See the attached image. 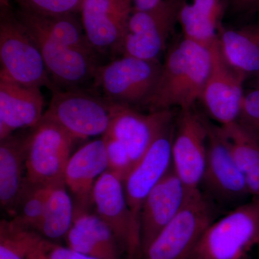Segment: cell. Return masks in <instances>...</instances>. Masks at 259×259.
I'll return each instance as SVG.
<instances>
[{
	"mask_svg": "<svg viewBox=\"0 0 259 259\" xmlns=\"http://www.w3.org/2000/svg\"><path fill=\"white\" fill-rule=\"evenodd\" d=\"M258 245L259 197H253L214 220L189 259H246Z\"/></svg>",
	"mask_w": 259,
	"mask_h": 259,
	"instance_id": "obj_3",
	"label": "cell"
},
{
	"mask_svg": "<svg viewBox=\"0 0 259 259\" xmlns=\"http://www.w3.org/2000/svg\"><path fill=\"white\" fill-rule=\"evenodd\" d=\"M52 185H34L27 182L14 217L12 218L24 226L36 231L44 215Z\"/></svg>",
	"mask_w": 259,
	"mask_h": 259,
	"instance_id": "obj_27",
	"label": "cell"
},
{
	"mask_svg": "<svg viewBox=\"0 0 259 259\" xmlns=\"http://www.w3.org/2000/svg\"><path fill=\"white\" fill-rule=\"evenodd\" d=\"M237 122L259 140V89L245 93Z\"/></svg>",
	"mask_w": 259,
	"mask_h": 259,
	"instance_id": "obj_31",
	"label": "cell"
},
{
	"mask_svg": "<svg viewBox=\"0 0 259 259\" xmlns=\"http://www.w3.org/2000/svg\"><path fill=\"white\" fill-rule=\"evenodd\" d=\"M215 205L202 191L191 192L171 222L141 253L140 259H189L214 221Z\"/></svg>",
	"mask_w": 259,
	"mask_h": 259,
	"instance_id": "obj_6",
	"label": "cell"
},
{
	"mask_svg": "<svg viewBox=\"0 0 259 259\" xmlns=\"http://www.w3.org/2000/svg\"><path fill=\"white\" fill-rule=\"evenodd\" d=\"M93 204L95 213L113 232L127 259H140L139 231L135 226L122 181L108 170L102 174L94 187Z\"/></svg>",
	"mask_w": 259,
	"mask_h": 259,
	"instance_id": "obj_14",
	"label": "cell"
},
{
	"mask_svg": "<svg viewBox=\"0 0 259 259\" xmlns=\"http://www.w3.org/2000/svg\"><path fill=\"white\" fill-rule=\"evenodd\" d=\"M40 88L0 79V141L15 131L33 128L44 115Z\"/></svg>",
	"mask_w": 259,
	"mask_h": 259,
	"instance_id": "obj_18",
	"label": "cell"
},
{
	"mask_svg": "<svg viewBox=\"0 0 259 259\" xmlns=\"http://www.w3.org/2000/svg\"><path fill=\"white\" fill-rule=\"evenodd\" d=\"M232 8L242 14H254L259 12V0H230Z\"/></svg>",
	"mask_w": 259,
	"mask_h": 259,
	"instance_id": "obj_33",
	"label": "cell"
},
{
	"mask_svg": "<svg viewBox=\"0 0 259 259\" xmlns=\"http://www.w3.org/2000/svg\"><path fill=\"white\" fill-rule=\"evenodd\" d=\"M134 10H146L159 5L163 0H132Z\"/></svg>",
	"mask_w": 259,
	"mask_h": 259,
	"instance_id": "obj_34",
	"label": "cell"
},
{
	"mask_svg": "<svg viewBox=\"0 0 259 259\" xmlns=\"http://www.w3.org/2000/svg\"><path fill=\"white\" fill-rule=\"evenodd\" d=\"M15 15L36 42L55 90L83 88L93 81L100 65L97 55L70 47L26 19Z\"/></svg>",
	"mask_w": 259,
	"mask_h": 259,
	"instance_id": "obj_9",
	"label": "cell"
},
{
	"mask_svg": "<svg viewBox=\"0 0 259 259\" xmlns=\"http://www.w3.org/2000/svg\"><path fill=\"white\" fill-rule=\"evenodd\" d=\"M65 239L67 247L79 253L100 259H111L93 236L74 223Z\"/></svg>",
	"mask_w": 259,
	"mask_h": 259,
	"instance_id": "obj_30",
	"label": "cell"
},
{
	"mask_svg": "<svg viewBox=\"0 0 259 259\" xmlns=\"http://www.w3.org/2000/svg\"><path fill=\"white\" fill-rule=\"evenodd\" d=\"M0 79L55 90L36 42L20 23L9 2L0 11Z\"/></svg>",
	"mask_w": 259,
	"mask_h": 259,
	"instance_id": "obj_2",
	"label": "cell"
},
{
	"mask_svg": "<svg viewBox=\"0 0 259 259\" xmlns=\"http://www.w3.org/2000/svg\"><path fill=\"white\" fill-rule=\"evenodd\" d=\"M74 224L79 226L107 252L111 259H122L123 250L112 230L96 213H92L89 209L75 207Z\"/></svg>",
	"mask_w": 259,
	"mask_h": 259,
	"instance_id": "obj_26",
	"label": "cell"
},
{
	"mask_svg": "<svg viewBox=\"0 0 259 259\" xmlns=\"http://www.w3.org/2000/svg\"><path fill=\"white\" fill-rule=\"evenodd\" d=\"M211 67L200 100L220 125L236 122L245 92L246 76L233 69L225 59L218 38L209 47Z\"/></svg>",
	"mask_w": 259,
	"mask_h": 259,
	"instance_id": "obj_12",
	"label": "cell"
},
{
	"mask_svg": "<svg viewBox=\"0 0 259 259\" xmlns=\"http://www.w3.org/2000/svg\"><path fill=\"white\" fill-rule=\"evenodd\" d=\"M223 13L221 0H192L179 14L184 37L209 47L217 39Z\"/></svg>",
	"mask_w": 259,
	"mask_h": 259,
	"instance_id": "obj_22",
	"label": "cell"
},
{
	"mask_svg": "<svg viewBox=\"0 0 259 259\" xmlns=\"http://www.w3.org/2000/svg\"><path fill=\"white\" fill-rule=\"evenodd\" d=\"M222 127L233 157L244 175L250 195L259 197V140L237 122Z\"/></svg>",
	"mask_w": 259,
	"mask_h": 259,
	"instance_id": "obj_24",
	"label": "cell"
},
{
	"mask_svg": "<svg viewBox=\"0 0 259 259\" xmlns=\"http://www.w3.org/2000/svg\"><path fill=\"white\" fill-rule=\"evenodd\" d=\"M133 10L132 0H83L81 23L97 54H122Z\"/></svg>",
	"mask_w": 259,
	"mask_h": 259,
	"instance_id": "obj_13",
	"label": "cell"
},
{
	"mask_svg": "<svg viewBox=\"0 0 259 259\" xmlns=\"http://www.w3.org/2000/svg\"><path fill=\"white\" fill-rule=\"evenodd\" d=\"M26 136V175L30 185H52L64 180L75 140L52 121L42 119Z\"/></svg>",
	"mask_w": 259,
	"mask_h": 259,
	"instance_id": "obj_7",
	"label": "cell"
},
{
	"mask_svg": "<svg viewBox=\"0 0 259 259\" xmlns=\"http://www.w3.org/2000/svg\"><path fill=\"white\" fill-rule=\"evenodd\" d=\"M41 259H100L83 254L69 248L47 240Z\"/></svg>",
	"mask_w": 259,
	"mask_h": 259,
	"instance_id": "obj_32",
	"label": "cell"
},
{
	"mask_svg": "<svg viewBox=\"0 0 259 259\" xmlns=\"http://www.w3.org/2000/svg\"><path fill=\"white\" fill-rule=\"evenodd\" d=\"M0 2H9V0H0Z\"/></svg>",
	"mask_w": 259,
	"mask_h": 259,
	"instance_id": "obj_36",
	"label": "cell"
},
{
	"mask_svg": "<svg viewBox=\"0 0 259 259\" xmlns=\"http://www.w3.org/2000/svg\"><path fill=\"white\" fill-rule=\"evenodd\" d=\"M185 3V0H163L151 9L133 10L122 56L158 60L179 23V14Z\"/></svg>",
	"mask_w": 259,
	"mask_h": 259,
	"instance_id": "obj_10",
	"label": "cell"
},
{
	"mask_svg": "<svg viewBox=\"0 0 259 259\" xmlns=\"http://www.w3.org/2000/svg\"><path fill=\"white\" fill-rule=\"evenodd\" d=\"M254 88L259 89V72L255 75V87Z\"/></svg>",
	"mask_w": 259,
	"mask_h": 259,
	"instance_id": "obj_35",
	"label": "cell"
},
{
	"mask_svg": "<svg viewBox=\"0 0 259 259\" xmlns=\"http://www.w3.org/2000/svg\"><path fill=\"white\" fill-rule=\"evenodd\" d=\"M74 215V203L65 181H61L51 186L45 211L36 232L53 242L65 238L72 226Z\"/></svg>",
	"mask_w": 259,
	"mask_h": 259,
	"instance_id": "obj_23",
	"label": "cell"
},
{
	"mask_svg": "<svg viewBox=\"0 0 259 259\" xmlns=\"http://www.w3.org/2000/svg\"><path fill=\"white\" fill-rule=\"evenodd\" d=\"M207 120L193 108L181 110L172 142V168L190 192L200 190L207 160Z\"/></svg>",
	"mask_w": 259,
	"mask_h": 259,
	"instance_id": "obj_11",
	"label": "cell"
},
{
	"mask_svg": "<svg viewBox=\"0 0 259 259\" xmlns=\"http://www.w3.org/2000/svg\"><path fill=\"white\" fill-rule=\"evenodd\" d=\"M190 193L171 168L148 194L139 216L141 255L178 214Z\"/></svg>",
	"mask_w": 259,
	"mask_h": 259,
	"instance_id": "obj_17",
	"label": "cell"
},
{
	"mask_svg": "<svg viewBox=\"0 0 259 259\" xmlns=\"http://www.w3.org/2000/svg\"><path fill=\"white\" fill-rule=\"evenodd\" d=\"M207 126V160L201 184L205 193H202L214 203L236 206L250 195L244 175L233 157L222 126L209 120Z\"/></svg>",
	"mask_w": 259,
	"mask_h": 259,
	"instance_id": "obj_8",
	"label": "cell"
},
{
	"mask_svg": "<svg viewBox=\"0 0 259 259\" xmlns=\"http://www.w3.org/2000/svg\"><path fill=\"white\" fill-rule=\"evenodd\" d=\"M218 42L227 62L247 78L259 72V25L250 24L237 29L220 25Z\"/></svg>",
	"mask_w": 259,
	"mask_h": 259,
	"instance_id": "obj_21",
	"label": "cell"
},
{
	"mask_svg": "<svg viewBox=\"0 0 259 259\" xmlns=\"http://www.w3.org/2000/svg\"><path fill=\"white\" fill-rule=\"evenodd\" d=\"M0 143V204L13 218L28 182L26 136L12 134Z\"/></svg>",
	"mask_w": 259,
	"mask_h": 259,
	"instance_id": "obj_20",
	"label": "cell"
},
{
	"mask_svg": "<svg viewBox=\"0 0 259 259\" xmlns=\"http://www.w3.org/2000/svg\"><path fill=\"white\" fill-rule=\"evenodd\" d=\"M107 169L106 147L102 137L83 145L71 155L65 169L64 181L74 195L75 207L89 209L93 204L95 183Z\"/></svg>",
	"mask_w": 259,
	"mask_h": 259,
	"instance_id": "obj_19",
	"label": "cell"
},
{
	"mask_svg": "<svg viewBox=\"0 0 259 259\" xmlns=\"http://www.w3.org/2000/svg\"><path fill=\"white\" fill-rule=\"evenodd\" d=\"M47 239L13 218L0 223V259H41Z\"/></svg>",
	"mask_w": 259,
	"mask_h": 259,
	"instance_id": "obj_25",
	"label": "cell"
},
{
	"mask_svg": "<svg viewBox=\"0 0 259 259\" xmlns=\"http://www.w3.org/2000/svg\"><path fill=\"white\" fill-rule=\"evenodd\" d=\"M52 93L42 119L55 122L75 141L104 136L108 131L115 105L100 93L83 88Z\"/></svg>",
	"mask_w": 259,
	"mask_h": 259,
	"instance_id": "obj_5",
	"label": "cell"
},
{
	"mask_svg": "<svg viewBox=\"0 0 259 259\" xmlns=\"http://www.w3.org/2000/svg\"><path fill=\"white\" fill-rule=\"evenodd\" d=\"M174 135L173 124L158 136L123 182L126 199L139 231L140 212L145 199L172 168Z\"/></svg>",
	"mask_w": 259,
	"mask_h": 259,
	"instance_id": "obj_16",
	"label": "cell"
},
{
	"mask_svg": "<svg viewBox=\"0 0 259 259\" xmlns=\"http://www.w3.org/2000/svg\"><path fill=\"white\" fill-rule=\"evenodd\" d=\"M161 68L159 60L122 56L97 67L94 86L112 104L147 108Z\"/></svg>",
	"mask_w": 259,
	"mask_h": 259,
	"instance_id": "obj_4",
	"label": "cell"
},
{
	"mask_svg": "<svg viewBox=\"0 0 259 259\" xmlns=\"http://www.w3.org/2000/svg\"><path fill=\"white\" fill-rule=\"evenodd\" d=\"M106 147L108 171L118 177L122 182L134 168L127 150L120 142L112 136L105 134L102 136Z\"/></svg>",
	"mask_w": 259,
	"mask_h": 259,
	"instance_id": "obj_29",
	"label": "cell"
},
{
	"mask_svg": "<svg viewBox=\"0 0 259 259\" xmlns=\"http://www.w3.org/2000/svg\"><path fill=\"white\" fill-rule=\"evenodd\" d=\"M210 67L209 47L183 37L167 53L148 111L193 108L202 97Z\"/></svg>",
	"mask_w": 259,
	"mask_h": 259,
	"instance_id": "obj_1",
	"label": "cell"
},
{
	"mask_svg": "<svg viewBox=\"0 0 259 259\" xmlns=\"http://www.w3.org/2000/svg\"><path fill=\"white\" fill-rule=\"evenodd\" d=\"M20 9L42 15H76L83 0H15Z\"/></svg>",
	"mask_w": 259,
	"mask_h": 259,
	"instance_id": "obj_28",
	"label": "cell"
},
{
	"mask_svg": "<svg viewBox=\"0 0 259 259\" xmlns=\"http://www.w3.org/2000/svg\"><path fill=\"white\" fill-rule=\"evenodd\" d=\"M174 120L172 110L144 113L135 107L115 105L110 127L105 134L125 146L134 167L158 136L173 125Z\"/></svg>",
	"mask_w": 259,
	"mask_h": 259,
	"instance_id": "obj_15",
	"label": "cell"
}]
</instances>
